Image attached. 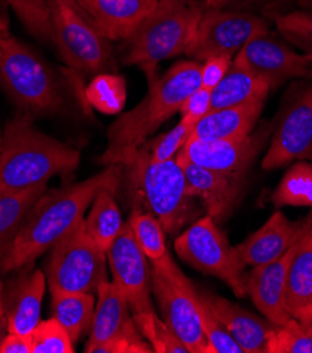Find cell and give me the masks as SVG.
I'll return each instance as SVG.
<instances>
[{
    "label": "cell",
    "instance_id": "7a4b0ae2",
    "mask_svg": "<svg viewBox=\"0 0 312 353\" xmlns=\"http://www.w3.org/2000/svg\"><path fill=\"white\" fill-rule=\"evenodd\" d=\"M197 61L176 62L162 77L149 81L147 96L121 114L107 131V148L100 155L103 165H123L201 86Z\"/></svg>",
    "mask_w": 312,
    "mask_h": 353
},
{
    "label": "cell",
    "instance_id": "f35d334b",
    "mask_svg": "<svg viewBox=\"0 0 312 353\" xmlns=\"http://www.w3.org/2000/svg\"><path fill=\"white\" fill-rule=\"evenodd\" d=\"M151 345L138 331L134 320L116 336L94 347L92 353H152Z\"/></svg>",
    "mask_w": 312,
    "mask_h": 353
},
{
    "label": "cell",
    "instance_id": "52a82bcc",
    "mask_svg": "<svg viewBox=\"0 0 312 353\" xmlns=\"http://www.w3.org/2000/svg\"><path fill=\"white\" fill-rule=\"evenodd\" d=\"M48 5L52 41L69 68L100 74L112 66L110 40L98 31L78 0H48Z\"/></svg>",
    "mask_w": 312,
    "mask_h": 353
},
{
    "label": "cell",
    "instance_id": "e575fe53",
    "mask_svg": "<svg viewBox=\"0 0 312 353\" xmlns=\"http://www.w3.org/2000/svg\"><path fill=\"white\" fill-rule=\"evenodd\" d=\"M267 353H312V336L291 316L286 324L271 328Z\"/></svg>",
    "mask_w": 312,
    "mask_h": 353
},
{
    "label": "cell",
    "instance_id": "30bf717a",
    "mask_svg": "<svg viewBox=\"0 0 312 353\" xmlns=\"http://www.w3.org/2000/svg\"><path fill=\"white\" fill-rule=\"evenodd\" d=\"M175 250L187 265L224 280L238 297L248 294L245 265L213 217L207 214L191 224L176 238Z\"/></svg>",
    "mask_w": 312,
    "mask_h": 353
},
{
    "label": "cell",
    "instance_id": "d4e9b609",
    "mask_svg": "<svg viewBox=\"0 0 312 353\" xmlns=\"http://www.w3.org/2000/svg\"><path fill=\"white\" fill-rule=\"evenodd\" d=\"M47 192V185L10 194H0V272L30 210Z\"/></svg>",
    "mask_w": 312,
    "mask_h": 353
},
{
    "label": "cell",
    "instance_id": "2e32d148",
    "mask_svg": "<svg viewBox=\"0 0 312 353\" xmlns=\"http://www.w3.org/2000/svg\"><path fill=\"white\" fill-rule=\"evenodd\" d=\"M311 225L312 214L304 221L291 223L282 211H275L256 232L235 248L245 266L264 265L286 255Z\"/></svg>",
    "mask_w": 312,
    "mask_h": 353
},
{
    "label": "cell",
    "instance_id": "ee69618b",
    "mask_svg": "<svg viewBox=\"0 0 312 353\" xmlns=\"http://www.w3.org/2000/svg\"><path fill=\"white\" fill-rule=\"evenodd\" d=\"M3 294H5V286L2 281H0V343H2L3 338L9 334L8 330V319H6V310H5V300H3Z\"/></svg>",
    "mask_w": 312,
    "mask_h": 353
},
{
    "label": "cell",
    "instance_id": "7c38bea8",
    "mask_svg": "<svg viewBox=\"0 0 312 353\" xmlns=\"http://www.w3.org/2000/svg\"><path fill=\"white\" fill-rule=\"evenodd\" d=\"M305 159L312 161V86L304 88L287 104L262 159V168L273 170Z\"/></svg>",
    "mask_w": 312,
    "mask_h": 353
},
{
    "label": "cell",
    "instance_id": "7402d4cb",
    "mask_svg": "<svg viewBox=\"0 0 312 353\" xmlns=\"http://www.w3.org/2000/svg\"><path fill=\"white\" fill-rule=\"evenodd\" d=\"M97 297L89 339L85 346L87 353H92L94 347L116 336L134 320L125 297L113 281L104 280L98 286Z\"/></svg>",
    "mask_w": 312,
    "mask_h": 353
},
{
    "label": "cell",
    "instance_id": "9c48e42d",
    "mask_svg": "<svg viewBox=\"0 0 312 353\" xmlns=\"http://www.w3.org/2000/svg\"><path fill=\"white\" fill-rule=\"evenodd\" d=\"M106 252L100 250L86 228L85 219L54 246L47 266L51 292L97 294L107 280Z\"/></svg>",
    "mask_w": 312,
    "mask_h": 353
},
{
    "label": "cell",
    "instance_id": "1f68e13d",
    "mask_svg": "<svg viewBox=\"0 0 312 353\" xmlns=\"http://www.w3.org/2000/svg\"><path fill=\"white\" fill-rule=\"evenodd\" d=\"M134 323L141 335L156 353H189L183 342L167 324L156 315V311L132 314Z\"/></svg>",
    "mask_w": 312,
    "mask_h": 353
},
{
    "label": "cell",
    "instance_id": "c3c4849f",
    "mask_svg": "<svg viewBox=\"0 0 312 353\" xmlns=\"http://www.w3.org/2000/svg\"><path fill=\"white\" fill-rule=\"evenodd\" d=\"M159 2H170V0H159Z\"/></svg>",
    "mask_w": 312,
    "mask_h": 353
},
{
    "label": "cell",
    "instance_id": "e0dca14e",
    "mask_svg": "<svg viewBox=\"0 0 312 353\" xmlns=\"http://www.w3.org/2000/svg\"><path fill=\"white\" fill-rule=\"evenodd\" d=\"M293 252L294 246L282 258L255 266L249 277H247V293L258 310L266 316V320L274 327L283 325L291 319L287 310L286 290Z\"/></svg>",
    "mask_w": 312,
    "mask_h": 353
},
{
    "label": "cell",
    "instance_id": "8992f818",
    "mask_svg": "<svg viewBox=\"0 0 312 353\" xmlns=\"http://www.w3.org/2000/svg\"><path fill=\"white\" fill-rule=\"evenodd\" d=\"M151 286L167 327L183 342L189 353H205L200 293L169 252L152 262Z\"/></svg>",
    "mask_w": 312,
    "mask_h": 353
},
{
    "label": "cell",
    "instance_id": "4dcf8cb0",
    "mask_svg": "<svg viewBox=\"0 0 312 353\" xmlns=\"http://www.w3.org/2000/svg\"><path fill=\"white\" fill-rule=\"evenodd\" d=\"M127 225L129 227L136 243L140 245L148 261H158L167 254L165 230L151 213L134 210L127 221Z\"/></svg>",
    "mask_w": 312,
    "mask_h": 353
},
{
    "label": "cell",
    "instance_id": "6da1fadb",
    "mask_svg": "<svg viewBox=\"0 0 312 353\" xmlns=\"http://www.w3.org/2000/svg\"><path fill=\"white\" fill-rule=\"evenodd\" d=\"M123 179V165L113 163L81 183L45 192L30 210L0 273L30 266L85 219L86 210L101 189L116 193Z\"/></svg>",
    "mask_w": 312,
    "mask_h": 353
},
{
    "label": "cell",
    "instance_id": "ab89813d",
    "mask_svg": "<svg viewBox=\"0 0 312 353\" xmlns=\"http://www.w3.org/2000/svg\"><path fill=\"white\" fill-rule=\"evenodd\" d=\"M232 61H233V57H229V55L213 57L202 61V65L200 69L201 88L213 90L227 75L229 68L232 66Z\"/></svg>",
    "mask_w": 312,
    "mask_h": 353
},
{
    "label": "cell",
    "instance_id": "4fadbf2b",
    "mask_svg": "<svg viewBox=\"0 0 312 353\" xmlns=\"http://www.w3.org/2000/svg\"><path fill=\"white\" fill-rule=\"evenodd\" d=\"M113 283L125 297L131 312L155 310L151 301V269L148 258L125 224L106 252Z\"/></svg>",
    "mask_w": 312,
    "mask_h": 353
},
{
    "label": "cell",
    "instance_id": "d6986e66",
    "mask_svg": "<svg viewBox=\"0 0 312 353\" xmlns=\"http://www.w3.org/2000/svg\"><path fill=\"white\" fill-rule=\"evenodd\" d=\"M178 161L185 170L189 193L204 204L207 214L216 223L227 219L238 200L244 179L205 169L180 158Z\"/></svg>",
    "mask_w": 312,
    "mask_h": 353
},
{
    "label": "cell",
    "instance_id": "bcb514c9",
    "mask_svg": "<svg viewBox=\"0 0 312 353\" xmlns=\"http://www.w3.org/2000/svg\"><path fill=\"white\" fill-rule=\"evenodd\" d=\"M9 35H10V32H9L8 21L2 14H0V43H2L5 39H8Z\"/></svg>",
    "mask_w": 312,
    "mask_h": 353
},
{
    "label": "cell",
    "instance_id": "d6a6232c",
    "mask_svg": "<svg viewBox=\"0 0 312 353\" xmlns=\"http://www.w3.org/2000/svg\"><path fill=\"white\" fill-rule=\"evenodd\" d=\"M25 28L43 41H52V24L48 0H5Z\"/></svg>",
    "mask_w": 312,
    "mask_h": 353
},
{
    "label": "cell",
    "instance_id": "74e56055",
    "mask_svg": "<svg viewBox=\"0 0 312 353\" xmlns=\"http://www.w3.org/2000/svg\"><path fill=\"white\" fill-rule=\"evenodd\" d=\"M275 26L283 37L304 51L312 55V13L309 12H290L277 14Z\"/></svg>",
    "mask_w": 312,
    "mask_h": 353
},
{
    "label": "cell",
    "instance_id": "f6af8a7d",
    "mask_svg": "<svg viewBox=\"0 0 312 353\" xmlns=\"http://www.w3.org/2000/svg\"><path fill=\"white\" fill-rule=\"evenodd\" d=\"M231 0H202V6L205 9H222Z\"/></svg>",
    "mask_w": 312,
    "mask_h": 353
},
{
    "label": "cell",
    "instance_id": "44dd1931",
    "mask_svg": "<svg viewBox=\"0 0 312 353\" xmlns=\"http://www.w3.org/2000/svg\"><path fill=\"white\" fill-rule=\"evenodd\" d=\"M201 296L244 353H267L269 335L274 325L221 296Z\"/></svg>",
    "mask_w": 312,
    "mask_h": 353
},
{
    "label": "cell",
    "instance_id": "5b68a950",
    "mask_svg": "<svg viewBox=\"0 0 312 353\" xmlns=\"http://www.w3.org/2000/svg\"><path fill=\"white\" fill-rule=\"evenodd\" d=\"M204 6L196 0L159 2L158 9L128 39L125 65L140 66L148 82L155 68L173 57L186 54L191 46Z\"/></svg>",
    "mask_w": 312,
    "mask_h": 353
},
{
    "label": "cell",
    "instance_id": "4316f807",
    "mask_svg": "<svg viewBox=\"0 0 312 353\" xmlns=\"http://www.w3.org/2000/svg\"><path fill=\"white\" fill-rule=\"evenodd\" d=\"M86 228L100 250H107L118 236L125 223L123 221L121 211L114 200V192L110 189H101L90 204V211L85 217Z\"/></svg>",
    "mask_w": 312,
    "mask_h": 353
},
{
    "label": "cell",
    "instance_id": "8d00e7d4",
    "mask_svg": "<svg viewBox=\"0 0 312 353\" xmlns=\"http://www.w3.org/2000/svg\"><path fill=\"white\" fill-rule=\"evenodd\" d=\"M201 328L207 341L205 353H244L200 293Z\"/></svg>",
    "mask_w": 312,
    "mask_h": 353
},
{
    "label": "cell",
    "instance_id": "603a6c76",
    "mask_svg": "<svg viewBox=\"0 0 312 353\" xmlns=\"http://www.w3.org/2000/svg\"><path fill=\"white\" fill-rule=\"evenodd\" d=\"M264 101H255L244 105H233L210 110L201 117L189 139L220 141L238 139L249 135L259 120Z\"/></svg>",
    "mask_w": 312,
    "mask_h": 353
},
{
    "label": "cell",
    "instance_id": "484cf974",
    "mask_svg": "<svg viewBox=\"0 0 312 353\" xmlns=\"http://www.w3.org/2000/svg\"><path fill=\"white\" fill-rule=\"evenodd\" d=\"M286 301L290 315L312 304V225L294 245L287 272Z\"/></svg>",
    "mask_w": 312,
    "mask_h": 353
},
{
    "label": "cell",
    "instance_id": "8fae6325",
    "mask_svg": "<svg viewBox=\"0 0 312 353\" xmlns=\"http://www.w3.org/2000/svg\"><path fill=\"white\" fill-rule=\"evenodd\" d=\"M267 32V23L259 16L204 8L186 55L194 61L220 55L235 57L251 40Z\"/></svg>",
    "mask_w": 312,
    "mask_h": 353
},
{
    "label": "cell",
    "instance_id": "5bb4252c",
    "mask_svg": "<svg viewBox=\"0 0 312 353\" xmlns=\"http://www.w3.org/2000/svg\"><path fill=\"white\" fill-rule=\"evenodd\" d=\"M232 65L266 78L273 86L293 78H312V55L295 52L270 32L242 47Z\"/></svg>",
    "mask_w": 312,
    "mask_h": 353
},
{
    "label": "cell",
    "instance_id": "60d3db41",
    "mask_svg": "<svg viewBox=\"0 0 312 353\" xmlns=\"http://www.w3.org/2000/svg\"><path fill=\"white\" fill-rule=\"evenodd\" d=\"M210 110H211V90L200 86L183 101L179 113L182 114V119H191L198 121Z\"/></svg>",
    "mask_w": 312,
    "mask_h": 353
},
{
    "label": "cell",
    "instance_id": "836d02e7",
    "mask_svg": "<svg viewBox=\"0 0 312 353\" xmlns=\"http://www.w3.org/2000/svg\"><path fill=\"white\" fill-rule=\"evenodd\" d=\"M196 124V120L180 119V123L175 128L154 138L151 143H145L143 147L148 157L155 162H165L176 158L191 137Z\"/></svg>",
    "mask_w": 312,
    "mask_h": 353
},
{
    "label": "cell",
    "instance_id": "277c9868",
    "mask_svg": "<svg viewBox=\"0 0 312 353\" xmlns=\"http://www.w3.org/2000/svg\"><path fill=\"white\" fill-rule=\"evenodd\" d=\"M123 170L134 210L151 213L166 232L176 234L200 211L178 158L155 162L141 147L123 163Z\"/></svg>",
    "mask_w": 312,
    "mask_h": 353
},
{
    "label": "cell",
    "instance_id": "cb8c5ba5",
    "mask_svg": "<svg viewBox=\"0 0 312 353\" xmlns=\"http://www.w3.org/2000/svg\"><path fill=\"white\" fill-rule=\"evenodd\" d=\"M271 88L273 85L266 78L232 65L211 90V110L264 101Z\"/></svg>",
    "mask_w": 312,
    "mask_h": 353
},
{
    "label": "cell",
    "instance_id": "f1b7e54d",
    "mask_svg": "<svg viewBox=\"0 0 312 353\" xmlns=\"http://www.w3.org/2000/svg\"><path fill=\"white\" fill-rule=\"evenodd\" d=\"M271 201L277 207L294 205L312 208V165L305 161L294 163L273 192Z\"/></svg>",
    "mask_w": 312,
    "mask_h": 353
},
{
    "label": "cell",
    "instance_id": "7dc6e473",
    "mask_svg": "<svg viewBox=\"0 0 312 353\" xmlns=\"http://www.w3.org/2000/svg\"><path fill=\"white\" fill-rule=\"evenodd\" d=\"M0 151H2V134H0Z\"/></svg>",
    "mask_w": 312,
    "mask_h": 353
},
{
    "label": "cell",
    "instance_id": "83f0119b",
    "mask_svg": "<svg viewBox=\"0 0 312 353\" xmlns=\"http://www.w3.org/2000/svg\"><path fill=\"white\" fill-rule=\"evenodd\" d=\"M54 319L62 325L74 342H78L83 334L90 330L94 296L87 293L51 292Z\"/></svg>",
    "mask_w": 312,
    "mask_h": 353
},
{
    "label": "cell",
    "instance_id": "d590c367",
    "mask_svg": "<svg viewBox=\"0 0 312 353\" xmlns=\"http://www.w3.org/2000/svg\"><path fill=\"white\" fill-rule=\"evenodd\" d=\"M32 353H74V341L54 319L40 321L30 334Z\"/></svg>",
    "mask_w": 312,
    "mask_h": 353
},
{
    "label": "cell",
    "instance_id": "7bdbcfd3",
    "mask_svg": "<svg viewBox=\"0 0 312 353\" xmlns=\"http://www.w3.org/2000/svg\"><path fill=\"white\" fill-rule=\"evenodd\" d=\"M291 316L295 319L302 325V328L312 336V304L300 308Z\"/></svg>",
    "mask_w": 312,
    "mask_h": 353
},
{
    "label": "cell",
    "instance_id": "9a60e30c",
    "mask_svg": "<svg viewBox=\"0 0 312 353\" xmlns=\"http://www.w3.org/2000/svg\"><path fill=\"white\" fill-rule=\"evenodd\" d=\"M264 139V131L238 139H189L178 158L236 179H244L251 163L260 152Z\"/></svg>",
    "mask_w": 312,
    "mask_h": 353
},
{
    "label": "cell",
    "instance_id": "ffe728a7",
    "mask_svg": "<svg viewBox=\"0 0 312 353\" xmlns=\"http://www.w3.org/2000/svg\"><path fill=\"white\" fill-rule=\"evenodd\" d=\"M47 280L40 269L19 274L5 290L8 330L14 334H31L41 321V304Z\"/></svg>",
    "mask_w": 312,
    "mask_h": 353
},
{
    "label": "cell",
    "instance_id": "ac0fdd59",
    "mask_svg": "<svg viewBox=\"0 0 312 353\" xmlns=\"http://www.w3.org/2000/svg\"><path fill=\"white\" fill-rule=\"evenodd\" d=\"M107 40H128L158 9L159 0H78Z\"/></svg>",
    "mask_w": 312,
    "mask_h": 353
},
{
    "label": "cell",
    "instance_id": "f546056e",
    "mask_svg": "<svg viewBox=\"0 0 312 353\" xmlns=\"http://www.w3.org/2000/svg\"><path fill=\"white\" fill-rule=\"evenodd\" d=\"M92 108L103 114H120L127 100L124 78L113 74H98L86 89Z\"/></svg>",
    "mask_w": 312,
    "mask_h": 353
},
{
    "label": "cell",
    "instance_id": "b9f144b4",
    "mask_svg": "<svg viewBox=\"0 0 312 353\" xmlns=\"http://www.w3.org/2000/svg\"><path fill=\"white\" fill-rule=\"evenodd\" d=\"M0 353H32L31 335L9 332L0 343Z\"/></svg>",
    "mask_w": 312,
    "mask_h": 353
},
{
    "label": "cell",
    "instance_id": "3957f363",
    "mask_svg": "<svg viewBox=\"0 0 312 353\" xmlns=\"http://www.w3.org/2000/svg\"><path fill=\"white\" fill-rule=\"evenodd\" d=\"M81 152L39 131L31 114H19L8 123L0 151V194L47 185L55 174L71 173Z\"/></svg>",
    "mask_w": 312,
    "mask_h": 353
},
{
    "label": "cell",
    "instance_id": "ba28073f",
    "mask_svg": "<svg viewBox=\"0 0 312 353\" xmlns=\"http://www.w3.org/2000/svg\"><path fill=\"white\" fill-rule=\"evenodd\" d=\"M0 81L17 104L30 113H51L62 104L52 70L12 35L0 43Z\"/></svg>",
    "mask_w": 312,
    "mask_h": 353
}]
</instances>
